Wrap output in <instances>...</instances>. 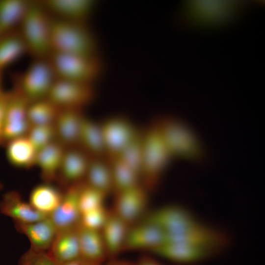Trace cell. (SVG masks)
<instances>
[{
  "label": "cell",
  "instance_id": "19",
  "mask_svg": "<svg viewBox=\"0 0 265 265\" xmlns=\"http://www.w3.org/2000/svg\"><path fill=\"white\" fill-rule=\"evenodd\" d=\"M1 212L15 222L29 223L49 216L35 210L29 203L23 201L20 195L12 191L6 193L0 203Z\"/></svg>",
  "mask_w": 265,
  "mask_h": 265
},
{
  "label": "cell",
  "instance_id": "4",
  "mask_svg": "<svg viewBox=\"0 0 265 265\" xmlns=\"http://www.w3.org/2000/svg\"><path fill=\"white\" fill-rule=\"evenodd\" d=\"M52 19L41 5L31 2L21 23L20 32L27 51L35 58H47L52 53L51 28Z\"/></svg>",
  "mask_w": 265,
  "mask_h": 265
},
{
  "label": "cell",
  "instance_id": "26",
  "mask_svg": "<svg viewBox=\"0 0 265 265\" xmlns=\"http://www.w3.org/2000/svg\"><path fill=\"white\" fill-rule=\"evenodd\" d=\"M29 3L23 0H0V36L20 24Z\"/></svg>",
  "mask_w": 265,
  "mask_h": 265
},
{
  "label": "cell",
  "instance_id": "28",
  "mask_svg": "<svg viewBox=\"0 0 265 265\" xmlns=\"http://www.w3.org/2000/svg\"><path fill=\"white\" fill-rule=\"evenodd\" d=\"M27 49L20 31L0 36V70L21 57Z\"/></svg>",
  "mask_w": 265,
  "mask_h": 265
},
{
  "label": "cell",
  "instance_id": "35",
  "mask_svg": "<svg viewBox=\"0 0 265 265\" xmlns=\"http://www.w3.org/2000/svg\"><path fill=\"white\" fill-rule=\"evenodd\" d=\"M18 265H56L48 252L30 248L22 257Z\"/></svg>",
  "mask_w": 265,
  "mask_h": 265
},
{
  "label": "cell",
  "instance_id": "42",
  "mask_svg": "<svg viewBox=\"0 0 265 265\" xmlns=\"http://www.w3.org/2000/svg\"><path fill=\"white\" fill-rule=\"evenodd\" d=\"M2 93L1 90H0V93Z\"/></svg>",
  "mask_w": 265,
  "mask_h": 265
},
{
  "label": "cell",
  "instance_id": "30",
  "mask_svg": "<svg viewBox=\"0 0 265 265\" xmlns=\"http://www.w3.org/2000/svg\"><path fill=\"white\" fill-rule=\"evenodd\" d=\"M60 110L47 98L29 103L27 114L31 127L53 124Z\"/></svg>",
  "mask_w": 265,
  "mask_h": 265
},
{
  "label": "cell",
  "instance_id": "1",
  "mask_svg": "<svg viewBox=\"0 0 265 265\" xmlns=\"http://www.w3.org/2000/svg\"><path fill=\"white\" fill-rule=\"evenodd\" d=\"M51 44L52 53L97 55L96 41L85 23L52 19Z\"/></svg>",
  "mask_w": 265,
  "mask_h": 265
},
{
  "label": "cell",
  "instance_id": "37",
  "mask_svg": "<svg viewBox=\"0 0 265 265\" xmlns=\"http://www.w3.org/2000/svg\"><path fill=\"white\" fill-rule=\"evenodd\" d=\"M136 265H161L156 261L149 257L141 258Z\"/></svg>",
  "mask_w": 265,
  "mask_h": 265
},
{
  "label": "cell",
  "instance_id": "40",
  "mask_svg": "<svg viewBox=\"0 0 265 265\" xmlns=\"http://www.w3.org/2000/svg\"><path fill=\"white\" fill-rule=\"evenodd\" d=\"M82 265H98V264L84 261Z\"/></svg>",
  "mask_w": 265,
  "mask_h": 265
},
{
  "label": "cell",
  "instance_id": "24",
  "mask_svg": "<svg viewBox=\"0 0 265 265\" xmlns=\"http://www.w3.org/2000/svg\"><path fill=\"white\" fill-rule=\"evenodd\" d=\"M236 3L225 1H195L191 3V13L200 20L215 23L227 18Z\"/></svg>",
  "mask_w": 265,
  "mask_h": 265
},
{
  "label": "cell",
  "instance_id": "14",
  "mask_svg": "<svg viewBox=\"0 0 265 265\" xmlns=\"http://www.w3.org/2000/svg\"><path fill=\"white\" fill-rule=\"evenodd\" d=\"M92 0H47L42 6L59 17V19L84 23L96 6Z\"/></svg>",
  "mask_w": 265,
  "mask_h": 265
},
{
  "label": "cell",
  "instance_id": "33",
  "mask_svg": "<svg viewBox=\"0 0 265 265\" xmlns=\"http://www.w3.org/2000/svg\"><path fill=\"white\" fill-rule=\"evenodd\" d=\"M26 136L37 152L55 141L54 125L31 127Z\"/></svg>",
  "mask_w": 265,
  "mask_h": 265
},
{
  "label": "cell",
  "instance_id": "6",
  "mask_svg": "<svg viewBox=\"0 0 265 265\" xmlns=\"http://www.w3.org/2000/svg\"><path fill=\"white\" fill-rule=\"evenodd\" d=\"M56 79L49 59L37 58L23 74L17 89L30 103L47 98Z\"/></svg>",
  "mask_w": 265,
  "mask_h": 265
},
{
  "label": "cell",
  "instance_id": "5",
  "mask_svg": "<svg viewBox=\"0 0 265 265\" xmlns=\"http://www.w3.org/2000/svg\"><path fill=\"white\" fill-rule=\"evenodd\" d=\"M49 57L57 79L91 84L103 71L97 55L52 53Z\"/></svg>",
  "mask_w": 265,
  "mask_h": 265
},
{
  "label": "cell",
  "instance_id": "21",
  "mask_svg": "<svg viewBox=\"0 0 265 265\" xmlns=\"http://www.w3.org/2000/svg\"><path fill=\"white\" fill-rule=\"evenodd\" d=\"M65 150L61 144L54 141L37 152L35 164L40 168L45 181L49 182L55 178Z\"/></svg>",
  "mask_w": 265,
  "mask_h": 265
},
{
  "label": "cell",
  "instance_id": "23",
  "mask_svg": "<svg viewBox=\"0 0 265 265\" xmlns=\"http://www.w3.org/2000/svg\"><path fill=\"white\" fill-rule=\"evenodd\" d=\"M85 178L87 185L106 195L114 191L109 162L103 158L90 159Z\"/></svg>",
  "mask_w": 265,
  "mask_h": 265
},
{
  "label": "cell",
  "instance_id": "39",
  "mask_svg": "<svg viewBox=\"0 0 265 265\" xmlns=\"http://www.w3.org/2000/svg\"><path fill=\"white\" fill-rule=\"evenodd\" d=\"M106 265H133L128 262L122 261H113L109 263Z\"/></svg>",
  "mask_w": 265,
  "mask_h": 265
},
{
  "label": "cell",
  "instance_id": "29",
  "mask_svg": "<svg viewBox=\"0 0 265 265\" xmlns=\"http://www.w3.org/2000/svg\"><path fill=\"white\" fill-rule=\"evenodd\" d=\"M108 161L116 193L139 185V176L119 157L108 159Z\"/></svg>",
  "mask_w": 265,
  "mask_h": 265
},
{
  "label": "cell",
  "instance_id": "3",
  "mask_svg": "<svg viewBox=\"0 0 265 265\" xmlns=\"http://www.w3.org/2000/svg\"><path fill=\"white\" fill-rule=\"evenodd\" d=\"M172 156L155 123L143 132L141 177L145 188L152 189L166 169Z\"/></svg>",
  "mask_w": 265,
  "mask_h": 265
},
{
  "label": "cell",
  "instance_id": "34",
  "mask_svg": "<svg viewBox=\"0 0 265 265\" xmlns=\"http://www.w3.org/2000/svg\"><path fill=\"white\" fill-rule=\"evenodd\" d=\"M108 212L104 206L86 212L81 215L80 224L88 229L101 231Z\"/></svg>",
  "mask_w": 265,
  "mask_h": 265
},
{
  "label": "cell",
  "instance_id": "11",
  "mask_svg": "<svg viewBox=\"0 0 265 265\" xmlns=\"http://www.w3.org/2000/svg\"><path fill=\"white\" fill-rule=\"evenodd\" d=\"M83 184L80 182L70 185L62 195L57 209L49 216L57 231L75 227L80 224L81 213L79 198Z\"/></svg>",
  "mask_w": 265,
  "mask_h": 265
},
{
  "label": "cell",
  "instance_id": "36",
  "mask_svg": "<svg viewBox=\"0 0 265 265\" xmlns=\"http://www.w3.org/2000/svg\"><path fill=\"white\" fill-rule=\"evenodd\" d=\"M10 93H2L0 96V122L2 123Z\"/></svg>",
  "mask_w": 265,
  "mask_h": 265
},
{
  "label": "cell",
  "instance_id": "2",
  "mask_svg": "<svg viewBox=\"0 0 265 265\" xmlns=\"http://www.w3.org/2000/svg\"><path fill=\"white\" fill-rule=\"evenodd\" d=\"M172 157L198 161L204 156V148L196 133L185 122L172 117L161 118L155 122Z\"/></svg>",
  "mask_w": 265,
  "mask_h": 265
},
{
  "label": "cell",
  "instance_id": "38",
  "mask_svg": "<svg viewBox=\"0 0 265 265\" xmlns=\"http://www.w3.org/2000/svg\"><path fill=\"white\" fill-rule=\"evenodd\" d=\"M84 261H83L82 259H80L73 261L60 264H56V265H82Z\"/></svg>",
  "mask_w": 265,
  "mask_h": 265
},
{
  "label": "cell",
  "instance_id": "32",
  "mask_svg": "<svg viewBox=\"0 0 265 265\" xmlns=\"http://www.w3.org/2000/svg\"><path fill=\"white\" fill-rule=\"evenodd\" d=\"M106 194L86 183L83 184L79 198L81 215L86 212L103 206Z\"/></svg>",
  "mask_w": 265,
  "mask_h": 265
},
{
  "label": "cell",
  "instance_id": "41",
  "mask_svg": "<svg viewBox=\"0 0 265 265\" xmlns=\"http://www.w3.org/2000/svg\"><path fill=\"white\" fill-rule=\"evenodd\" d=\"M1 126H2V123L0 122V136L1 134Z\"/></svg>",
  "mask_w": 265,
  "mask_h": 265
},
{
  "label": "cell",
  "instance_id": "20",
  "mask_svg": "<svg viewBox=\"0 0 265 265\" xmlns=\"http://www.w3.org/2000/svg\"><path fill=\"white\" fill-rule=\"evenodd\" d=\"M77 229L81 258L98 265L107 254L101 231L85 228L80 224Z\"/></svg>",
  "mask_w": 265,
  "mask_h": 265
},
{
  "label": "cell",
  "instance_id": "8",
  "mask_svg": "<svg viewBox=\"0 0 265 265\" xmlns=\"http://www.w3.org/2000/svg\"><path fill=\"white\" fill-rule=\"evenodd\" d=\"M29 104V102L17 89L10 93L0 136L11 140L27 135L31 128L27 114Z\"/></svg>",
  "mask_w": 265,
  "mask_h": 265
},
{
  "label": "cell",
  "instance_id": "43",
  "mask_svg": "<svg viewBox=\"0 0 265 265\" xmlns=\"http://www.w3.org/2000/svg\"><path fill=\"white\" fill-rule=\"evenodd\" d=\"M2 93H3L2 92L0 93V96L2 94Z\"/></svg>",
  "mask_w": 265,
  "mask_h": 265
},
{
  "label": "cell",
  "instance_id": "25",
  "mask_svg": "<svg viewBox=\"0 0 265 265\" xmlns=\"http://www.w3.org/2000/svg\"><path fill=\"white\" fill-rule=\"evenodd\" d=\"M62 195L50 185H41L31 191L29 204L38 212L50 216L59 206Z\"/></svg>",
  "mask_w": 265,
  "mask_h": 265
},
{
  "label": "cell",
  "instance_id": "18",
  "mask_svg": "<svg viewBox=\"0 0 265 265\" xmlns=\"http://www.w3.org/2000/svg\"><path fill=\"white\" fill-rule=\"evenodd\" d=\"M89 160L83 151L76 148L65 150L58 171L62 182L71 185L80 182L85 177Z\"/></svg>",
  "mask_w": 265,
  "mask_h": 265
},
{
  "label": "cell",
  "instance_id": "7",
  "mask_svg": "<svg viewBox=\"0 0 265 265\" xmlns=\"http://www.w3.org/2000/svg\"><path fill=\"white\" fill-rule=\"evenodd\" d=\"M91 84L57 79L47 97L60 109H79L93 99Z\"/></svg>",
  "mask_w": 265,
  "mask_h": 265
},
{
  "label": "cell",
  "instance_id": "16",
  "mask_svg": "<svg viewBox=\"0 0 265 265\" xmlns=\"http://www.w3.org/2000/svg\"><path fill=\"white\" fill-rule=\"evenodd\" d=\"M78 226L57 231L48 252L56 264L81 259L78 233Z\"/></svg>",
  "mask_w": 265,
  "mask_h": 265
},
{
  "label": "cell",
  "instance_id": "13",
  "mask_svg": "<svg viewBox=\"0 0 265 265\" xmlns=\"http://www.w3.org/2000/svg\"><path fill=\"white\" fill-rule=\"evenodd\" d=\"M83 118L79 109H60L53 124L58 142L64 147L79 146Z\"/></svg>",
  "mask_w": 265,
  "mask_h": 265
},
{
  "label": "cell",
  "instance_id": "27",
  "mask_svg": "<svg viewBox=\"0 0 265 265\" xmlns=\"http://www.w3.org/2000/svg\"><path fill=\"white\" fill-rule=\"evenodd\" d=\"M37 153L26 135L10 140L7 149L10 162L20 167H29L35 164Z\"/></svg>",
  "mask_w": 265,
  "mask_h": 265
},
{
  "label": "cell",
  "instance_id": "9",
  "mask_svg": "<svg viewBox=\"0 0 265 265\" xmlns=\"http://www.w3.org/2000/svg\"><path fill=\"white\" fill-rule=\"evenodd\" d=\"M101 126L108 159L119 156L138 131L128 119L120 116L111 117Z\"/></svg>",
  "mask_w": 265,
  "mask_h": 265
},
{
  "label": "cell",
  "instance_id": "15",
  "mask_svg": "<svg viewBox=\"0 0 265 265\" xmlns=\"http://www.w3.org/2000/svg\"><path fill=\"white\" fill-rule=\"evenodd\" d=\"M16 227L18 231L27 236L30 242V249L38 251L49 250L57 232L49 216L33 222H16Z\"/></svg>",
  "mask_w": 265,
  "mask_h": 265
},
{
  "label": "cell",
  "instance_id": "12",
  "mask_svg": "<svg viewBox=\"0 0 265 265\" xmlns=\"http://www.w3.org/2000/svg\"><path fill=\"white\" fill-rule=\"evenodd\" d=\"M164 242V234L154 223L144 220L130 227L123 250H152L161 246Z\"/></svg>",
  "mask_w": 265,
  "mask_h": 265
},
{
  "label": "cell",
  "instance_id": "10",
  "mask_svg": "<svg viewBox=\"0 0 265 265\" xmlns=\"http://www.w3.org/2000/svg\"><path fill=\"white\" fill-rule=\"evenodd\" d=\"M116 194L113 211L130 226L145 212L148 203L146 189L138 185Z\"/></svg>",
  "mask_w": 265,
  "mask_h": 265
},
{
  "label": "cell",
  "instance_id": "22",
  "mask_svg": "<svg viewBox=\"0 0 265 265\" xmlns=\"http://www.w3.org/2000/svg\"><path fill=\"white\" fill-rule=\"evenodd\" d=\"M79 146L91 158H103L106 156L101 124L84 117Z\"/></svg>",
  "mask_w": 265,
  "mask_h": 265
},
{
  "label": "cell",
  "instance_id": "17",
  "mask_svg": "<svg viewBox=\"0 0 265 265\" xmlns=\"http://www.w3.org/2000/svg\"><path fill=\"white\" fill-rule=\"evenodd\" d=\"M130 225L116 214L109 211L101 230L106 254L113 257L123 250Z\"/></svg>",
  "mask_w": 265,
  "mask_h": 265
},
{
  "label": "cell",
  "instance_id": "31",
  "mask_svg": "<svg viewBox=\"0 0 265 265\" xmlns=\"http://www.w3.org/2000/svg\"><path fill=\"white\" fill-rule=\"evenodd\" d=\"M142 150L143 132L138 130L119 155L117 156L136 173L140 178L141 177Z\"/></svg>",
  "mask_w": 265,
  "mask_h": 265
}]
</instances>
